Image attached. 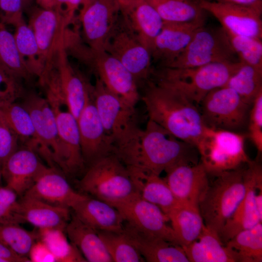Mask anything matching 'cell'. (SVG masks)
Listing matches in <instances>:
<instances>
[{"label":"cell","mask_w":262,"mask_h":262,"mask_svg":"<svg viewBox=\"0 0 262 262\" xmlns=\"http://www.w3.org/2000/svg\"><path fill=\"white\" fill-rule=\"evenodd\" d=\"M113 146V152L127 167L159 175L178 163H192L196 148L150 119L144 129L138 127Z\"/></svg>","instance_id":"obj_1"},{"label":"cell","mask_w":262,"mask_h":262,"mask_svg":"<svg viewBox=\"0 0 262 262\" xmlns=\"http://www.w3.org/2000/svg\"><path fill=\"white\" fill-rule=\"evenodd\" d=\"M146 83L142 99L148 119L196 147L206 127L196 104L173 89L150 80Z\"/></svg>","instance_id":"obj_2"},{"label":"cell","mask_w":262,"mask_h":262,"mask_svg":"<svg viewBox=\"0 0 262 262\" xmlns=\"http://www.w3.org/2000/svg\"><path fill=\"white\" fill-rule=\"evenodd\" d=\"M240 62L213 63L196 67L152 69V81L180 92L199 104L213 90L224 86Z\"/></svg>","instance_id":"obj_3"},{"label":"cell","mask_w":262,"mask_h":262,"mask_svg":"<svg viewBox=\"0 0 262 262\" xmlns=\"http://www.w3.org/2000/svg\"><path fill=\"white\" fill-rule=\"evenodd\" d=\"M79 185L93 197L112 205L138 194L128 168L114 152L88 165Z\"/></svg>","instance_id":"obj_4"},{"label":"cell","mask_w":262,"mask_h":262,"mask_svg":"<svg viewBox=\"0 0 262 262\" xmlns=\"http://www.w3.org/2000/svg\"><path fill=\"white\" fill-rule=\"evenodd\" d=\"M215 176L198 207L205 225L219 234L245 196V168L240 167Z\"/></svg>","instance_id":"obj_5"},{"label":"cell","mask_w":262,"mask_h":262,"mask_svg":"<svg viewBox=\"0 0 262 262\" xmlns=\"http://www.w3.org/2000/svg\"><path fill=\"white\" fill-rule=\"evenodd\" d=\"M42 86L55 116L62 149V169L67 174L75 175L82 172L85 166L77 120L69 110L56 76L48 78Z\"/></svg>","instance_id":"obj_6"},{"label":"cell","mask_w":262,"mask_h":262,"mask_svg":"<svg viewBox=\"0 0 262 262\" xmlns=\"http://www.w3.org/2000/svg\"><path fill=\"white\" fill-rule=\"evenodd\" d=\"M245 140L244 134L206 126L196 148L208 174L215 176L249 162Z\"/></svg>","instance_id":"obj_7"},{"label":"cell","mask_w":262,"mask_h":262,"mask_svg":"<svg viewBox=\"0 0 262 262\" xmlns=\"http://www.w3.org/2000/svg\"><path fill=\"white\" fill-rule=\"evenodd\" d=\"M239 61L224 29L205 25L198 29L184 51L166 66L185 68L213 63Z\"/></svg>","instance_id":"obj_8"},{"label":"cell","mask_w":262,"mask_h":262,"mask_svg":"<svg viewBox=\"0 0 262 262\" xmlns=\"http://www.w3.org/2000/svg\"><path fill=\"white\" fill-rule=\"evenodd\" d=\"M199 104L206 126L233 131L241 129L247 123L248 110L251 105L227 86L213 90Z\"/></svg>","instance_id":"obj_9"},{"label":"cell","mask_w":262,"mask_h":262,"mask_svg":"<svg viewBox=\"0 0 262 262\" xmlns=\"http://www.w3.org/2000/svg\"><path fill=\"white\" fill-rule=\"evenodd\" d=\"M91 92L100 119L113 146L139 127L135 107L111 92L97 77Z\"/></svg>","instance_id":"obj_10"},{"label":"cell","mask_w":262,"mask_h":262,"mask_svg":"<svg viewBox=\"0 0 262 262\" xmlns=\"http://www.w3.org/2000/svg\"><path fill=\"white\" fill-rule=\"evenodd\" d=\"M104 50L131 72L138 84L149 80L152 70L150 52L127 26L120 14L107 40Z\"/></svg>","instance_id":"obj_11"},{"label":"cell","mask_w":262,"mask_h":262,"mask_svg":"<svg viewBox=\"0 0 262 262\" xmlns=\"http://www.w3.org/2000/svg\"><path fill=\"white\" fill-rule=\"evenodd\" d=\"M81 53L84 62L109 90L127 104L135 107L140 98L138 83L116 58L104 50H93L89 47L82 49Z\"/></svg>","instance_id":"obj_12"},{"label":"cell","mask_w":262,"mask_h":262,"mask_svg":"<svg viewBox=\"0 0 262 262\" xmlns=\"http://www.w3.org/2000/svg\"><path fill=\"white\" fill-rule=\"evenodd\" d=\"M70 22L64 14L54 9L37 7L31 10L28 24L36 38L42 75L52 67L59 49L66 44V28Z\"/></svg>","instance_id":"obj_13"},{"label":"cell","mask_w":262,"mask_h":262,"mask_svg":"<svg viewBox=\"0 0 262 262\" xmlns=\"http://www.w3.org/2000/svg\"><path fill=\"white\" fill-rule=\"evenodd\" d=\"M21 104L32 118L35 131L40 142L38 154L49 166L61 170L62 149L55 116L46 98L34 92L26 93Z\"/></svg>","instance_id":"obj_14"},{"label":"cell","mask_w":262,"mask_h":262,"mask_svg":"<svg viewBox=\"0 0 262 262\" xmlns=\"http://www.w3.org/2000/svg\"><path fill=\"white\" fill-rule=\"evenodd\" d=\"M122 214L124 222L138 230L180 246L169 219L157 206L143 199L139 194L114 205Z\"/></svg>","instance_id":"obj_15"},{"label":"cell","mask_w":262,"mask_h":262,"mask_svg":"<svg viewBox=\"0 0 262 262\" xmlns=\"http://www.w3.org/2000/svg\"><path fill=\"white\" fill-rule=\"evenodd\" d=\"M245 196L218 234L224 244L239 232L251 228L262 221V215L258 211L256 201L257 191L262 189L261 165L250 161L245 168Z\"/></svg>","instance_id":"obj_16"},{"label":"cell","mask_w":262,"mask_h":262,"mask_svg":"<svg viewBox=\"0 0 262 262\" xmlns=\"http://www.w3.org/2000/svg\"><path fill=\"white\" fill-rule=\"evenodd\" d=\"M119 16L117 0H96L80 10L79 17L83 37L90 49L104 50L107 40Z\"/></svg>","instance_id":"obj_17"},{"label":"cell","mask_w":262,"mask_h":262,"mask_svg":"<svg viewBox=\"0 0 262 262\" xmlns=\"http://www.w3.org/2000/svg\"><path fill=\"white\" fill-rule=\"evenodd\" d=\"M205 12L214 16L224 30L233 34L262 38V13L251 7L197 0Z\"/></svg>","instance_id":"obj_18"},{"label":"cell","mask_w":262,"mask_h":262,"mask_svg":"<svg viewBox=\"0 0 262 262\" xmlns=\"http://www.w3.org/2000/svg\"><path fill=\"white\" fill-rule=\"evenodd\" d=\"M77 122L81 151L86 166L113 152L112 141L102 125L93 101L92 92L77 119Z\"/></svg>","instance_id":"obj_19"},{"label":"cell","mask_w":262,"mask_h":262,"mask_svg":"<svg viewBox=\"0 0 262 262\" xmlns=\"http://www.w3.org/2000/svg\"><path fill=\"white\" fill-rule=\"evenodd\" d=\"M205 22V18L187 22H164L150 49L152 61L159 67L169 65L184 51Z\"/></svg>","instance_id":"obj_20"},{"label":"cell","mask_w":262,"mask_h":262,"mask_svg":"<svg viewBox=\"0 0 262 262\" xmlns=\"http://www.w3.org/2000/svg\"><path fill=\"white\" fill-rule=\"evenodd\" d=\"M165 172L164 179L176 198L198 206L209 184V174L202 164L180 162Z\"/></svg>","instance_id":"obj_21"},{"label":"cell","mask_w":262,"mask_h":262,"mask_svg":"<svg viewBox=\"0 0 262 262\" xmlns=\"http://www.w3.org/2000/svg\"><path fill=\"white\" fill-rule=\"evenodd\" d=\"M58 169L45 166L33 184L22 196L72 209L87 196L75 191Z\"/></svg>","instance_id":"obj_22"},{"label":"cell","mask_w":262,"mask_h":262,"mask_svg":"<svg viewBox=\"0 0 262 262\" xmlns=\"http://www.w3.org/2000/svg\"><path fill=\"white\" fill-rule=\"evenodd\" d=\"M120 14L129 28L150 52L164 21L147 0H117Z\"/></svg>","instance_id":"obj_23"},{"label":"cell","mask_w":262,"mask_h":262,"mask_svg":"<svg viewBox=\"0 0 262 262\" xmlns=\"http://www.w3.org/2000/svg\"><path fill=\"white\" fill-rule=\"evenodd\" d=\"M45 167L36 152L23 146L8 158L1 173L6 186L21 196L33 184Z\"/></svg>","instance_id":"obj_24"},{"label":"cell","mask_w":262,"mask_h":262,"mask_svg":"<svg viewBox=\"0 0 262 262\" xmlns=\"http://www.w3.org/2000/svg\"><path fill=\"white\" fill-rule=\"evenodd\" d=\"M53 64L61 91L77 120L90 97L92 85L69 62L66 45L59 49Z\"/></svg>","instance_id":"obj_25"},{"label":"cell","mask_w":262,"mask_h":262,"mask_svg":"<svg viewBox=\"0 0 262 262\" xmlns=\"http://www.w3.org/2000/svg\"><path fill=\"white\" fill-rule=\"evenodd\" d=\"M72 209L74 214L97 231L121 232L124 229L122 214L106 201L87 196Z\"/></svg>","instance_id":"obj_26"},{"label":"cell","mask_w":262,"mask_h":262,"mask_svg":"<svg viewBox=\"0 0 262 262\" xmlns=\"http://www.w3.org/2000/svg\"><path fill=\"white\" fill-rule=\"evenodd\" d=\"M123 232L145 261L189 262L182 246L163 239L147 235L124 222Z\"/></svg>","instance_id":"obj_27"},{"label":"cell","mask_w":262,"mask_h":262,"mask_svg":"<svg viewBox=\"0 0 262 262\" xmlns=\"http://www.w3.org/2000/svg\"><path fill=\"white\" fill-rule=\"evenodd\" d=\"M127 168L139 196L158 207L166 216L183 203L176 198L164 179L160 175L136 168Z\"/></svg>","instance_id":"obj_28"},{"label":"cell","mask_w":262,"mask_h":262,"mask_svg":"<svg viewBox=\"0 0 262 262\" xmlns=\"http://www.w3.org/2000/svg\"><path fill=\"white\" fill-rule=\"evenodd\" d=\"M19 204L21 223H30L38 229L57 228L65 230L71 218L69 209L37 199L22 196Z\"/></svg>","instance_id":"obj_29"},{"label":"cell","mask_w":262,"mask_h":262,"mask_svg":"<svg viewBox=\"0 0 262 262\" xmlns=\"http://www.w3.org/2000/svg\"><path fill=\"white\" fill-rule=\"evenodd\" d=\"M65 232L68 239L79 250L86 262H113L98 231L75 214L67 223Z\"/></svg>","instance_id":"obj_30"},{"label":"cell","mask_w":262,"mask_h":262,"mask_svg":"<svg viewBox=\"0 0 262 262\" xmlns=\"http://www.w3.org/2000/svg\"><path fill=\"white\" fill-rule=\"evenodd\" d=\"M182 247L191 262H235L218 234L205 225L195 240Z\"/></svg>","instance_id":"obj_31"},{"label":"cell","mask_w":262,"mask_h":262,"mask_svg":"<svg viewBox=\"0 0 262 262\" xmlns=\"http://www.w3.org/2000/svg\"><path fill=\"white\" fill-rule=\"evenodd\" d=\"M181 246L195 240L205 225L198 206L182 203L167 215Z\"/></svg>","instance_id":"obj_32"},{"label":"cell","mask_w":262,"mask_h":262,"mask_svg":"<svg viewBox=\"0 0 262 262\" xmlns=\"http://www.w3.org/2000/svg\"><path fill=\"white\" fill-rule=\"evenodd\" d=\"M235 262H262V224L244 230L225 244Z\"/></svg>","instance_id":"obj_33"},{"label":"cell","mask_w":262,"mask_h":262,"mask_svg":"<svg viewBox=\"0 0 262 262\" xmlns=\"http://www.w3.org/2000/svg\"><path fill=\"white\" fill-rule=\"evenodd\" d=\"M6 120L16 134L19 141L38 154L40 142L36 135L31 115L21 104L13 102L0 106Z\"/></svg>","instance_id":"obj_34"},{"label":"cell","mask_w":262,"mask_h":262,"mask_svg":"<svg viewBox=\"0 0 262 262\" xmlns=\"http://www.w3.org/2000/svg\"><path fill=\"white\" fill-rule=\"evenodd\" d=\"M164 22H187L205 18L206 12L194 0H147Z\"/></svg>","instance_id":"obj_35"},{"label":"cell","mask_w":262,"mask_h":262,"mask_svg":"<svg viewBox=\"0 0 262 262\" xmlns=\"http://www.w3.org/2000/svg\"><path fill=\"white\" fill-rule=\"evenodd\" d=\"M224 86L234 90L251 105L256 96L262 91V69L240 62Z\"/></svg>","instance_id":"obj_36"},{"label":"cell","mask_w":262,"mask_h":262,"mask_svg":"<svg viewBox=\"0 0 262 262\" xmlns=\"http://www.w3.org/2000/svg\"><path fill=\"white\" fill-rule=\"evenodd\" d=\"M39 239L43 241L54 256L56 262H86L79 250L61 229H38Z\"/></svg>","instance_id":"obj_37"},{"label":"cell","mask_w":262,"mask_h":262,"mask_svg":"<svg viewBox=\"0 0 262 262\" xmlns=\"http://www.w3.org/2000/svg\"><path fill=\"white\" fill-rule=\"evenodd\" d=\"M0 22V64L18 75L26 82L33 76L28 65L20 55L13 34Z\"/></svg>","instance_id":"obj_38"},{"label":"cell","mask_w":262,"mask_h":262,"mask_svg":"<svg viewBox=\"0 0 262 262\" xmlns=\"http://www.w3.org/2000/svg\"><path fill=\"white\" fill-rule=\"evenodd\" d=\"M113 262H145L132 242L123 232L98 231Z\"/></svg>","instance_id":"obj_39"},{"label":"cell","mask_w":262,"mask_h":262,"mask_svg":"<svg viewBox=\"0 0 262 262\" xmlns=\"http://www.w3.org/2000/svg\"><path fill=\"white\" fill-rule=\"evenodd\" d=\"M14 26L13 35L18 50L33 75L39 79L43 72L38 62V48L34 33L24 18Z\"/></svg>","instance_id":"obj_40"},{"label":"cell","mask_w":262,"mask_h":262,"mask_svg":"<svg viewBox=\"0 0 262 262\" xmlns=\"http://www.w3.org/2000/svg\"><path fill=\"white\" fill-rule=\"evenodd\" d=\"M38 238L37 232L28 231L18 224L0 223V242L20 256L28 258L31 247Z\"/></svg>","instance_id":"obj_41"},{"label":"cell","mask_w":262,"mask_h":262,"mask_svg":"<svg viewBox=\"0 0 262 262\" xmlns=\"http://www.w3.org/2000/svg\"><path fill=\"white\" fill-rule=\"evenodd\" d=\"M226 32L239 61L262 69V39Z\"/></svg>","instance_id":"obj_42"},{"label":"cell","mask_w":262,"mask_h":262,"mask_svg":"<svg viewBox=\"0 0 262 262\" xmlns=\"http://www.w3.org/2000/svg\"><path fill=\"white\" fill-rule=\"evenodd\" d=\"M24 80L0 64V106L15 102L22 98L26 92Z\"/></svg>","instance_id":"obj_43"},{"label":"cell","mask_w":262,"mask_h":262,"mask_svg":"<svg viewBox=\"0 0 262 262\" xmlns=\"http://www.w3.org/2000/svg\"><path fill=\"white\" fill-rule=\"evenodd\" d=\"M18 195L6 186H0V223L20 224Z\"/></svg>","instance_id":"obj_44"},{"label":"cell","mask_w":262,"mask_h":262,"mask_svg":"<svg viewBox=\"0 0 262 262\" xmlns=\"http://www.w3.org/2000/svg\"><path fill=\"white\" fill-rule=\"evenodd\" d=\"M248 117V136L259 153L262 152V91L253 100Z\"/></svg>","instance_id":"obj_45"},{"label":"cell","mask_w":262,"mask_h":262,"mask_svg":"<svg viewBox=\"0 0 262 262\" xmlns=\"http://www.w3.org/2000/svg\"><path fill=\"white\" fill-rule=\"evenodd\" d=\"M17 135L0 110V170L8 158L18 148Z\"/></svg>","instance_id":"obj_46"},{"label":"cell","mask_w":262,"mask_h":262,"mask_svg":"<svg viewBox=\"0 0 262 262\" xmlns=\"http://www.w3.org/2000/svg\"><path fill=\"white\" fill-rule=\"evenodd\" d=\"M24 9V0H0V22L14 26L23 18Z\"/></svg>","instance_id":"obj_47"},{"label":"cell","mask_w":262,"mask_h":262,"mask_svg":"<svg viewBox=\"0 0 262 262\" xmlns=\"http://www.w3.org/2000/svg\"><path fill=\"white\" fill-rule=\"evenodd\" d=\"M28 258L32 262H56V260L46 244L38 239L33 245Z\"/></svg>","instance_id":"obj_48"},{"label":"cell","mask_w":262,"mask_h":262,"mask_svg":"<svg viewBox=\"0 0 262 262\" xmlns=\"http://www.w3.org/2000/svg\"><path fill=\"white\" fill-rule=\"evenodd\" d=\"M54 9L64 14L71 22L76 11L81 6L82 0H54Z\"/></svg>","instance_id":"obj_49"},{"label":"cell","mask_w":262,"mask_h":262,"mask_svg":"<svg viewBox=\"0 0 262 262\" xmlns=\"http://www.w3.org/2000/svg\"><path fill=\"white\" fill-rule=\"evenodd\" d=\"M0 262H31L28 257L19 255L0 242Z\"/></svg>","instance_id":"obj_50"},{"label":"cell","mask_w":262,"mask_h":262,"mask_svg":"<svg viewBox=\"0 0 262 262\" xmlns=\"http://www.w3.org/2000/svg\"><path fill=\"white\" fill-rule=\"evenodd\" d=\"M219 3H229L249 7L262 12V0H207Z\"/></svg>","instance_id":"obj_51"},{"label":"cell","mask_w":262,"mask_h":262,"mask_svg":"<svg viewBox=\"0 0 262 262\" xmlns=\"http://www.w3.org/2000/svg\"><path fill=\"white\" fill-rule=\"evenodd\" d=\"M39 7L44 9H54V0H35Z\"/></svg>","instance_id":"obj_52"},{"label":"cell","mask_w":262,"mask_h":262,"mask_svg":"<svg viewBox=\"0 0 262 262\" xmlns=\"http://www.w3.org/2000/svg\"><path fill=\"white\" fill-rule=\"evenodd\" d=\"M95 0H82L81 9L87 7Z\"/></svg>","instance_id":"obj_53"},{"label":"cell","mask_w":262,"mask_h":262,"mask_svg":"<svg viewBox=\"0 0 262 262\" xmlns=\"http://www.w3.org/2000/svg\"><path fill=\"white\" fill-rule=\"evenodd\" d=\"M24 0L25 9L27 7H28L31 5L33 1V0Z\"/></svg>","instance_id":"obj_54"},{"label":"cell","mask_w":262,"mask_h":262,"mask_svg":"<svg viewBox=\"0 0 262 262\" xmlns=\"http://www.w3.org/2000/svg\"><path fill=\"white\" fill-rule=\"evenodd\" d=\"M2 179V175H1V171L0 170V186L1 185Z\"/></svg>","instance_id":"obj_55"}]
</instances>
